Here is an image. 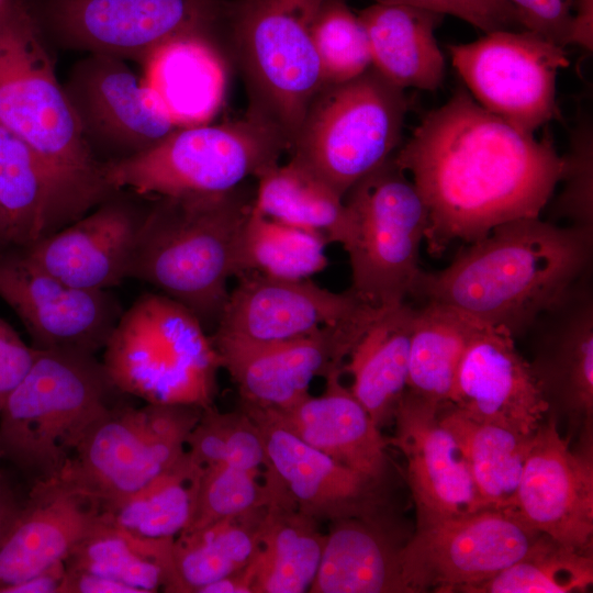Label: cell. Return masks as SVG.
Here are the masks:
<instances>
[{
    "mask_svg": "<svg viewBox=\"0 0 593 593\" xmlns=\"http://www.w3.org/2000/svg\"><path fill=\"white\" fill-rule=\"evenodd\" d=\"M326 534L318 522L283 500L270 496L259 548L249 563L253 593L309 592L317 573Z\"/></svg>",
    "mask_w": 593,
    "mask_h": 593,
    "instance_id": "cell-33",
    "label": "cell"
},
{
    "mask_svg": "<svg viewBox=\"0 0 593 593\" xmlns=\"http://www.w3.org/2000/svg\"><path fill=\"white\" fill-rule=\"evenodd\" d=\"M63 86L81 135L102 165L138 155L179 127L124 59L87 54Z\"/></svg>",
    "mask_w": 593,
    "mask_h": 593,
    "instance_id": "cell-15",
    "label": "cell"
},
{
    "mask_svg": "<svg viewBox=\"0 0 593 593\" xmlns=\"http://www.w3.org/2000/svg\"><path fill=\"white\" fill-rule=\"evenodd\" d=\"M539 535L512 508L416 525L400 552L407 593H466L517 561Z\"/></svg>",
    "mask_w": 593,
    "mask_h": 593,
    "instance_id": "cell-14",
    "label": "cell"
},
{
    "mask_svg": "<svg viewBox=\"0 0 593 593\" xmlns=\"http://www.w3.org/2000/svg\"><path fill=\"white\" fill-rule=\"evenodd\" d=\"M469 244L447 267L419 269L410 296L451 306L516 338L589 275L593 227L524 217Z\"/></svg>",
    "mask_w": 593,
    "mask_h": 593,
    "instance_id": "cell-2",
    "label": "cell"
},
{
    "mask_svg": "<svg viewBox=\"0 0 593 593\" xmlns=\"http://www.w3.org/2000/svg\"><path fill=\"white\" fill-rule=\"evenodd\" d=\"M585 0H569V2L577 9V7Z\"/></svg>",
    "mask_w": 593,
    "mask_h": 593,
    "instance_id": "cell-54",
    "label": "cell"
},
{
    "mask_svg": "<svg viewBox=\"0 0 593 593\" xmlns=\"http://www.w3.org/2000/svg\"><path fill=\"white\" fill-rule=\"evenodd\" d=\"M448 48L469 93L489 112L534 135L560 116L556 85L569 66L564 47L525 30H496Z\"/></svg>",
    "mask_w": 593,
    "mask_h": 593,
    "instance_id": "cell-13",
    "label": "cell"
},
{
    "mask_svg": "<svg viewBox=\"0 0 593 593\" xmlns=\"http://www.w3.org/2000/svg\"><path fill=\"white\" fill-rule=\"evenodd\" d=\"M215 325L213 344L257 345L303 337L357 318L368 304L349 290L334 292L310 278L239 275Z\"/></svg>",
    "mask_w": 593,
    "mask_h": 593,
    "instance_id": "cell-18",
    "label": "cell"
},
{
    "mask_svg": "<svg viewBox=\"0 0 593 593\" xmlns=\"http://www.w3.org/2000/svg\"><path fill=\"white\" fill-rule=\"evenodd\" d=\"M480 323L439 303L416 307L406 391L434 404L448 403L457 367Z\"/></svg>",
    "mask_w": 593,
    "mask_h": 593,
    "instance_id": "cell-36",
    "label": "cell"
},
{
    "mask_svg": "<svg viewBox=\"0 0 593 593\" xmlns=\"http://www.w3.org/2000/svg\"><path fill=\"white\" fill-rule=\"evenodd\" d=\"M3 237H4V231H3V224L0 215V250L3 247Z\"/></svg>",
    "mask_w": 593,
    "mask_h": 593,
    "instance_id": "cell-53",
    "label": "cell"
},
{
    "mask_svg": "<svg viewBox=\"0 0 593 593\" xmlns=\"http://www.w3.org/2000/svg\"><path fill=\"white\" fill-rule=\"evenodd\" d=\"M101 362L123 394L150 404L213 405L221 366L211 336L164 293H143L123 311Z\"/></svg>",
    "mask_w": 593,
    "mask_h": 593,
    "instance_id": "cell-5",
    "label": "cell"
},
{
    "mask_svg": "<svg viewBox=\"0 0 593 593\" xmlns=\"http://www.w3.org/2000/svg\"><path fill=\"white\" fill-rule=\"evenodd\" d=\"M355 222L346 250L351 284L361 302L390 306L405 302L419 271V249L428 227L427 208L393 155L345 195Z\"/></svg>",
    "mask_w": 593,
    "mask_h": 593,
    "instance_id": "cell-11",
    "label": "cell"
},
{
    "mask_svg": "<svg viewBox=\"0 0 593 593\" xmlns=\"http://www.w3.org/2000/svg\"><path fill=\"white\" fill-rule=\"evenodd\" d=\"M186 452L200 468L227 463L262 470L266 452L257 424L242 407L222 413L213 405L202 410L192 428Z\"/></svg>",
    "mask_w": 593,
    "mask_h": 593,
    "instance_id": "cell-41",
    "label": "cell"
},
{
    "mask_svg": "<svg viewBox=\"0 0 593 593\" xmlns=\"http://www.w3.org/2000/svg\"><path fill=\"white\" fill-rule=\"evenodd\" d=\"M12 518L4 519L3 512L0 510V542L4 537Z\"/></svg>",
    "mask_w": 593,
    "mask_h": 593,
    "instance_id": "cell-52",
    "label": "cell"
},
{
    "mask_svg": "<svg viewBox=\"0 0 593 593\" xmlns=\"http://www.w3.org/2000/svg\"><path fill=\"white\" fill-rule=\"evenodd\" d=\"M253 573L248 564L244 569L209 583L199 593H253Z\"/></svg>",
    "mask_w": 593,
    "mask_h": 593,
    "instance_id": "cell-50",
    "label": "cell"
},
{
    "mask_svg": "<svg viewBox=\"0 0 593 593\" xmlns=\"http://www.w3.org/2000/svg\"><path fill=\"white\" fill-rule=\"evenodd\" d=\"M255 193L152 195L130 279L156 287L189 309L206 328L216 325L237 276V251Z\"/></svg>",
    "mask_w": 593,
    "mask_h": 593,
    "instance_id": "cell-3",
    "label": "cell"
},
{
    "mask_svg": "<svg viewBox=\"0 0 593 593\" xmlns=\"http://www.w3.org/2000/svg\"><path fill=\"white\" fill-rule=\"evenodd\" d=\"M407 112L404 89L372 66L326 85L312 101L290 148L342 197L388 160L401 143Z\"/></svg>",
    "mask_w": 593,
    "mask_h": 593,
    "instance_id": "cell-9",
    "label": "cell"
},
{
    "mask_svg": "<svg viewBox=\"0 0 593 593\" xmlns=\"http://www.w3.org/2000/svg\"><path fill=\"white\" fill-rule=\"evenodd\" d=\"M254 208L262 215L316 231L345 251L355 236L354 216L324 179L294 158L266 168L256 177Z\"/></svg>",
    "mask_w": 593,
    "mask_h": 593,
    "instance_id": "cell-32",
    "label": "cell"
},
{
    "mask_svg": "<svg viewBox=\"0 0 593 593\" xmlns=\"http://www.w3.org/2000/svg\"><path fill=\"white\" fill-rule=\"evenodd\" d=\"M0 299L24 325L31 346L43 350L96 355L123 313L109 290L70 286L16 248L0 250Z\"/></svg>",
    "mask_w": 593,
    "mask_h": 593,
    "instance_id": "cell-16",
    "label": "cell"
},
{
    "mask_svg": "<svg viewBox=\"0 0 593 593\" xmlns=\"http://www.w3.org/2000/svg\"><path fill=\"white\" fill-rule=\"evenodd\" d=\"M325 85L351 80L371 67L363 25L346 0H325L314 26Z\"/></svg>",
    "mask_w": 593,
    "mask_h": 593,
    "instance_id": "cell-42",
    "label": "cell"
},
{
    "mask_svg": "<svg viewBox=\"0 0 593 593\" xmlns=\"http://www.w3.org/2000/svg\"><path fill=\"white\" fill-rule=\"evenodd\" d=\"M289 149L280 133L255 115L221 124L178 127L152 148L103 165L109 184L143 195L231 191L279 163Z\"/></svg>",
    "mask_w": 593,
    "mask_h": 593,
    "instance_id": "cell-8",
    "label": "cell"
},
{
    "mask_svg": "<svg viewBox=\"0 0 593 593\" xmlns=\"http://www.w3.org/2000/svg\"><path fill=\"white\" fill-rule=\"evenodd\" d=\"M59 593H136L131 586L81 570L66 569Z\"/></svg>",
    "mask_w": 593,
    "mask_h": 593,
    "instance_id": "cell-48",
    "label": "cell"
},
{
    "mask_svg": "<svg viewBox=\"0 0 593 593\" xmlns=\"http://www.w3.org/2000/svg\"><path fill=\"white\" fill-rule=\"evenodd\" d=\"M141 66L144 82L179 127L209 123L219 112L227 74L214 42L180 37L161 45Z\"/></svg>",
    "mask_w": 593,
    "mask_h": 593,
    "instance_id": "cell-29",
    "label": "cell"
},
{
    "mask_svg": "<svg viewBox=\"0 0 593 593\" xmlns=\"http://www.w3.org/2000/svg\"><path fill=\"white\" fill-rule=\"evenodd\" d=\"M592 583V553L540 534L517 561L466 593H571L584 592Z\"/></svg>",
    "mask_w": 593,
    "mask_h": 593,
    "instance_id": "cell-40",
    "label": "cell"
},
{
    "mask_svg": "<svg viewBox=\"0 0 593 593\" xmlns=\"http://www.w3.org/2000/svg\"><path fill=\"white\" fill-rule=\"evenodd\" d=\"M66 573L64 562L5 588L2 593H59Z\"/></svg>",
    "mask_w": 593,
    "mask_h": 593,
    "instance_id": "cell-49",
    "label": "cell"
},
{
    "mask_svg": "<svg viewBox=\"0 0 593 593\" xmlns=\"http://www.w3.org/2000/svg\"><path fill=\"white\" fill-rule=\"evenodd\" d=\"M325 0H234L225 32L244 76L248 114L292 147L305 114L326 86L314 42Z\"/></svg>",
    "mask_w": 593,
    "mask_h": 593,
    "instance_id": "cell-6",
    "label": "cell"
},
{
    "mask_svg": "<svg viewBox=\"0 0 593 593\" xmlns=\"http://www.w3.org/2000/svg\"><path fill=\"white\" fill-rule=\"evenodd\" d=\"M368 306L354 321L313 334L269 344H213L220 366L235 383L242 405L282 410L310 394L316 377L343 369L344 359L374 313ZM344 371V370H343Z\"/></svg>",
    "mask_w": 593,
    "mask_h": 593,
    "instance_id": "cell-20",
    "label": "cell"
},
{
    "mask_svg": "<svg viewBox=\"0 0 593 593\" xmlns=\"http://www.w3.org/2000/svg\"><path fill=\"white\" fill-rule=\"evenodd\" d=\"M328 244L320 232L272 220L253 206L239 237L236 277L257 272L289 280L311 278L327 267Z\"/></svg>",
    "mask_w": 593,
    "mask_h": 593,
    "instance_id": "cell-39",
    "label": "cell"
},
{
    "mask_svg": "<svg viewBox=\"0 0 593 593\" xmlns=\"http://www.w3.org/2000/svg\"><path fill=\"white\" fill-rule=\"evenodd\" d=\"M367 34L371 66L402 89L435 91L445 78V57L435 29L443 14L399 3L377 2L358 14Z\"/></svg>",
    "mask_w": 593,
    "mask_h": 593,
    "instance_id": "cell-28",
    "label": "cell"
},
{
    "mask_svg": "<svg viewBox=\"0 0 593 593\" xmlns=\"http://www.w3.org/2000/svg\"><path fill=\"white\" fill-rule=\"evenodd\" d=\"M10 0H0V11L8 4Z\"/></svg>",
    "mask_w": 593,
    "mask_h": 593,
    "instance_id": "cell-55",
    "label": "cell"
},
{
    "mask_svg": "<svg viewBox=\"0 0 593 593\" xmlns=\"http://www.w3.org/2000/svg\"><path fill=\"white\" fill-rule=\"evenodd\" d=\"M202 468L184 451L170 468L103 510L121 529L146 539H174L190 524Z\"/></svg>",
    "mask_w": 593,
    "mask_h": 593,
    "instance_id": "cell-38",
    "label": "cell"
},
{
    "mask_svg": "<svg viewBox=\"0 0 593 593\" xmlns=\"http://www.w3.org/2000/svg\"><path fill=\"white\" fill-rule=\"evenodd\" d=\"M528 360L548 404V415L567 419L570 432L592 437L593 294L584 276L552 307L541 313Z\"/></svg>",
    "mask_w": 593,
    "mask_h": 593,
    "instance_id": "cell-22",
    "label": "cell"
},
{
    "mask_svg": "<svg viewBox=\"0 0 593 593\" xmlns=\"http://www.w3.org/2000/svg\"><path fill=\"white\" fill-rule=\"evenodd\" d=\"M202 410L150 403L139 409L114 405L91 425L53 480L104 510L180 459Z\"/></svg>",
    "mask_w": 593,
    "mask_h": 593,
    "instance_id": "cell-12",
    "label": "cell"
},
{
    "mask_svg": "<svg viewBox=\"0 0 593 593\" xmlns=\"http://www.w3.org/2000/svg\"><path fill=\"white\" fill-rule=\"evenodd\" d=\"M262 470H249L227 463L202 469L195 506L189 526L192 532L223 518L266 506L269 491L259 481Z\"/></svg>",
    "mask_w": 593,
    "mask_h": 593,
    "instance_id": "cell-43",
    "label": "cell"
},
{
    "mask_svg": "<svg viewBox=\"0 0 593 593\" xmlns=\"http://www.w3.org/2000/svg\"><path fill=\"white\" fill-rule=\"evenodd\" d=\"M525 31L561 47L574 44L577 15L569 0H503Z\"/></svg>",
    "mask_w": 593,
    "mask_h": 593,
    "instance_id": "cell-45",
    "label": "cell"
},
{
    "mask_svg": "<svg viewBox=\"0 0 593 593\" xmlns=\"http://www.w3.org/2000/svg\"><path fill=\"white\" fill-rule=\"evenodd\" d=\"M440 406L406 391L388 439L405 457L416 525L483 508L460 445L440 419Z\"/></svg>",
    "mask_w": 593,
    "mask_h": 593,
    "instance_id": "cell-25",
    "label": "cell"
},
{
    "mask_svg": "<svg viewBox=\"0 0 593 593\" xmlns=\"http://www.w3.org/2000/svg\"><path fill=\"white\" fill-rule=\"evenodd\" d=\"M377 2L405 4L443 15L451 14L485 33L508 30L516 25L512 18L482 0H377Z\"/></svg>",
    "mask_w": 593,
    "mask_h": 593,
    "instance_id": "cell-46",
    "label": "cell"
},
{
    "mask_svg": "<svg viewBox=\"0 0 593 593\" xmlns=\"http://www.w3.org/2000/svg\"><path fill=\"white\" fill-rule=\"evenodd\" d=\"M570 441L547 415L533 435L515 511L538 533L593 555L592 444L572 449Z\"/></svg>",
    "mask_w": 593,
    "mask_h": 593,
    "instance_id": "cell-17",
    "label": "cell"
},
{
    "mask_svg": "<svg viewBox=\"0 0 593 593\" xmlns=\"http://www.w3.org/2000/svg\"><path fill=\"white\" fill-rule=\"evenodd\" d=\"M0 124L68 177L115 190L81 135L52 47L25 0H10L0 11Z\"/></svg>",
    "mask_w": 593,
    "mask_h": 593,
    "instance_id": "cell-7",
    "label": "cell"
},
{
    "mask_svg": "<svg viewBox=\"0 0 593 593\" xmlns=\"http://www.w3.org/2000/svg\"><path fill=\"white\" fill-rule=\"evenodd\" d=\"M440 419L455 435L467 460L483 508L515 510V496L533 435L475 421L451 404Z\"/></svg>",
    "mask_w": 593,
    "mask_h": 593,
    "instance_id": "cell-35",
    "label": "cell"
},
{
    "mask_svg": "<svg viewBox=\"0 0 593 593\" xmlns=\"http://www.w3.org/2000/svg\"><path fill=\"white\" fill-rule=\"evenodd\" d=\"M118 394L96 355L36 349L0 411V457L34 482L57 478Z\"/></svg>",
    "mask_w": 593,
    "mask_h": 593,
    "instance_id": "cell-4",
    "label": "cell"
},
{
    "mask_svg": "<svg viewBox=\"0 0 593 593\" xmlns=\"http://www.w3.org/2000/svg\"><path fill=\"white\" fill-rule=\"evenodd\" d=\"M174 539H146L101 523L71 551L66 569L96 573L122 582L136 593L164 589L171 566Z\"/></svg>",
    "mask_w": 593,
    "mask_h": 593,
    "instance_id": "cell-37",
    "label": "cell"
},
{
    "mask_svg": "<svg viewBox=\"0 0 593 593\" xmlns=\"http://www.w3.org/2000/svg\"><path fill=\"white\" fill-rule=\"evenodd\" d=\"M482 1L500 10L501 12L505 13L506 15L513 19L515 24H517L513 9L505 1L503 0H482Z\"/></svg>",
    "mask_w": 593,
    "mask_h": 593,
    "instance_id": "cell-51",
    "label": "cell"
},
{
    "mask_svg": "<svg viewBox=\"0 0 593 593\" xmlns=\"http://www.w3.org/2000/svg\"><path fill=\"white\" fill-rule=\"evenodd\" d=\"M53 48L142 65L161 45L188 36L221 47L234 0H25Z\"/></svg>",
    "mask_w": 593,
    "mask_h": 593,
    "instance_id": "cell-10",
    "label": "cell"
},
{
    "mask_svg": "<svg viewBox=\"0 0 593 593\" xmlns=\"http://www.w3.org/2000/svg\"><path fill=\"white\" fill-rule=\"evenodd\" d=\"M343 372L336 369L325 378L326 387L320 396L309 394L289 407L261 412L309 446L383 482L388 439L349 388L342 383Z\"/></svg>",
    "mask_w": 593,
    "mask_h": 593,
    "instance_id": "cell-27",
    "label": "cell"
},
{
    "mask_svg": "<svg viewBox=\"0 0 593 593\" xmlns=\"http://www.w3.org/2000/svg\"><path fill=\"white\" fill-rule=\"evenodd\" d=\"M448 403L470 418L524 435H533L549 412L515 338L482 322L459 361Z\"/></svg>",
    "mask_w": 593,
    "mask_h": 593,
    "instance_id": "cell-24",
    "label": "cell"
},
{
    "mask_svg": "<svg viewBox=\"0 0 593 593\" xmlns=\"http://www.w3.org/2000/svg\"><path fill=\"white\" fill-rule=\"evenodd\" d=\"M240 407L260 432L262 479L270 494L318 523L378 516L382 481L309 446L264 412Z\"/></svg>",
    "mask_w": 593,
    "mask_h": 593,
    "instance_id": "cell-19",
    "label": "cell"
},
{
    "mask_svg": "<svg viewBox=\"0 0 593 593\" xmlns=\"http://www.w3.org/2000/svg\"><path fill=\"white\" fill-rule=\"evenodd\" d=\"M114 191L68 177L0 124L2 249L32 246L80 219Z\"/></svg>",
    "mask_w": 593,
    "mask_h": 593,
    "instance_id": "cell-23",
    "label": "cell"
},
{
    "mask_svg": "<svg viewBox=\"0 0 593 593\" xmlns=\"http://www.w3.org/2000/svg\"><path fill=\"white\" fill-rule=\"evenodd\" d=\"M103 519L94 500L56 480L34 482L26 505L0 542V593L64 562Z\"/></svg>",
    "mask_w": 593,
    "mask_h": 593,
    "instance_id": "cell-26",
    "label": "cell"
},
{
    "mask_svg": "<svg viewBox=\"0 0 593 593\" xmlns=\"http://www.w3.org/2000/svg\"><path fill=\"white\" fill-rule=\"evenodd\" d=\"M561 156L563 188L551 204V219L593 227V126L588 114L578 118Z\"/></svg>",
    "mask_w": 593,
    "mask_h": 593,
    "instance_id": "cell-44",
    "label": "cell"
},
{
    "mask_svg": "<svg viewBox=\"0 0 593 593\" xmlns=\"http://www.w3.org/2000/svg\"><path fill=\"white\" fill-rule=\"evenodd\" d=\"M36 349L0 317V411L31 369Z\"/></svg>",
    "mask_w": 593,
    "mask_h": 593,
    "instance_id": "cell-47",
    "label": "cell"
},
{
    "mask_svg": "<svg viewBox=\"0 0 593 593\" xmlns=\"http://www.w3.org/2000/svg\"><path fill=\"white\" fill-rule=\"evenodd\" d=\"M415 311L406 302L377 307L343 366L353 378L349 390L379 427L393 418L407 389Z\"/></svg>",
    "mask_w": 593,
    "mask_h": 593,
    "instance_id": "cell-30",
    "label": "cell"
},
{
    "mask_svg": "<svg viewBox=\"0 0 593 593\" xmlns=\"http://www.w3.org/2000/svg\"><path fill=\"white\" fill-rule=\"evenodd\" d=\"M150 199L118 189L80 219L21 250L70 286L109 290L130 279Z\"/></svg>",
    "mask_w": 593,
    "mask_h": 593,
    "instance_id": "cell-21",
    "label": "cell"
},
{
    "mask_svg": "<svg viewBox=\"0 0 593 593\" xmlns=\"http://www.w3.org/2000/svg\"><path fill=\"white\" fill-rule=\"evenodd\" d=\"M379 517L329 523L310 593H407L400 552Z\"/></svg>",
    "mask_w": 593,
    "mask_h": 593,
    "instance_id": "cell-31",
    "label": "cell"
},
{
    "mask_svg": "<svg viewBox=\"0 0 593 593\" xmlns=\"http://www.w3.org/2000/svg\"><path fill=\"white\" fill-rule=\"evenodd\" d=\"M266 506L181 533L172 544L166 592L199 593L247 567L259 548Z\"/></svg>",
    "mask_w": 593,
    "mask_h": 593,
    "instance_id": "cell-34",
    "label": "cell"
},
{
    "mask_svg": "<svg viewBox=\"0 0 593 593\" xmlns=\"http://www.w3.org/2000/svg\"><path fill=\"white\" fill-rule=\"evenodd\" d=\"M428 212L427 253L473 243L503 223L539 217L559 184L562 156L540 138L482 108L459 88L428 111L393 156Z\"/></svg>",
    "mask_w": 593,
    "mask_h": 593,
    "instance_id": "cell-1",
    "label": "cell"
}]
</instances>
